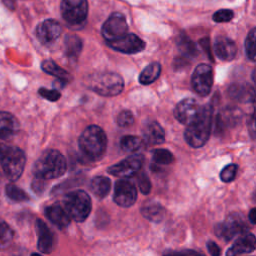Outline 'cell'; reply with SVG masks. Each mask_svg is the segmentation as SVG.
I'll return each instance as SVG.
<instances>
[{
  "label": "cell",
  "mask_w": 256,
  "mask_h": 256,
  "mask_svg": "<svg viewBox=\"0 0 256 256\" xmlns=\"http://www.w3.org/2000/svg\"><path fill=\"white\" fill-rule=\"evenodd\" d=\"M90 190L96 197L102 199L111 190V180L105 176H96L90 182Z\"/></svg>",
  "instance_id": "d4e9b609"
},
{
  "label": "cell",
  "mask_w": 256,
  "mask_h": 256,
  "mask_svg": "<svg viewBox=\"0 0 256 256\" xmlns=\"http://www.w3.org/2000/svg\"><path fill=\"white\" fill-rule=\"evenodd\" d=\"M25 163L26 157L20 148L0 144V169L7 179L10 181L19 179Z\"/></svg>",
  "instance_id": "277c9868"
},
{
  "label": "cell",
  "mask_w": 256,
  "mask_h": 256,
  "mask_svg": "<svg viewBox=\"0 0 256 256\" xmlns=\"http://www.w3.org/2000/svg\"><path fill=\"white\" fill-rule=\"evenodd\" d=\"M152 160L153 162L160 166V165H169L174 162L175 158L174 155L167 149H155L152 152Z\"/></svg>",
  "instance_id": "4dcf8cb0"
},
{
  "label": "cell",
  "mask_w": 256,
  "mask_h": 256,
  "mask_svg": "<svg viewBox=\"0 0 256 256\" xmlns=\"http://www.w3.org/2000/svg\"><path fill=\"white\" fill-rule=\"evenodd\" d=\"M237 170H238V166L236 164H229V165L225 166L220 173L221 180L225 183H229V182L233 181L235 179Z\"/></svg>",
  "instance_id": "e575fe53"
},
{
  "label": "cell",
  "mask_w": 256,
  "mask_h": 256,
  "mask_svg": "<svg viewBox=\"0 0 256 256\" xmlns=\"http://www.w3.org/2000/svg\"><path fill=\"white\" fill-rule=\"evenodd\" d=\"M255 236L253 234H242L233 245L228 249L226 255L228 256H236L240 254L251 253L255 250Z\"/></svg>",
  "instance_id": "ffe728a7"
},
{
  "label": "cell",
  "mask_w": 256,
  "mask_h": 256,
  "mask_svg": "<svg viewBox=\"0 0 256 256\" xmlns=\"http://www.w3.org/2000/svg\"><path fill=\"white\" fill-rule=\"evenodd\" d=\"M201 106L193 98L181 100L174 109L175 118L182 124H190L198 115Z\"/></svg>",
  "instance_id": "5bb4252c"
},
{
  "label": "cell",
  "mask_w": 256,
  "mask_h": 256,
  "mask_svg": "<svg viewBox=\"0 0 256 256\" xmlns=\"http://www.w3.org/2000/svg\"><path fill=\"white\" fill-rule=\"evenodd\" d=\"M143 145V140L140 137L133 135H125L120 140V147L124 152H136Z\"/></svg>",
  "instance_id": "f546056e"
},
{
  "label": "cell",
  "mask_w": 256,
  "mask_h": 256,
  "mask_svg": "<svg viewBox=\"0 0 256 256\" xmlns=\"http://www.w3.org/2000/svg\"><path fill=\"white\" fill-rule=\"evenodd\" d=\"M38 241L37 247L41 253L49 254L54 250L55 247V236L51 229L46 225V223L41 220L37 219L35 223Z\"/></svg>",
  "instance_id": "2e32d148"
},
{
  "label": "cell",
  "mask_w": 256,
  "mask_h": 256,
  "mask_svg": "<svg viewBox=\"0 0 256 256\" xmlns=\"http://www.w3.org/2000/svg\"><path fill=\"white\" fill-rule=\"evenodd\" d=\"M41 68H42V70L45 73L56 77L58 80L62 81L63 83L70 82L71 79H72L71 75L66 70L61 68L59 65H57L52 60H45V61H43L42 64H41Z\"/></svg>",
  "instance_id": "484cf974"
},
{
  "label": "cell",
  "mask_w": 256,
  "mask_h": 256,
  "mask_svg": "<svg viewBox=\"0 0 256 256\" xmlns=\"http://www.w3.org/2000/svg\"><path fill=\"white\" fill-rule=\"evenodd\" d=\"M5 192L7 197L12 201L23 202L29 200V196L26 194V192L14 184H7L5 187Z\"/></svg>",
  "instance_id": "1f68e13d"
},
{
  "label": "cell",
  "mask_w": 256,
  "mask_h": 256,
  "mask_svg": "<svg viewBox=\"0 0 256 256\" xmlns=\"http://www.w3.org/2000/svg\"><path fill=\"white\" fill-rule=\"evenodd\" d=\"M67 168L64 156L54 149L44 151L33 166V175L44 180H51L62 176Z\"/></svg>",
  "instance_id": "7a4b0ae2"
},
{
  "label": "cell",
  "mask_w": 256,
  "mask_h": 256,
  "mask_svg": "<svg viewBox=\"0 0 256 256\" xmlns=\"http://www.w3.org/2000/svg\"><path fill=\"white\" fill-rule=\"evenodd\" d=\"M212 116L213 107L210 104L201 106L197 117L188 124L184 132L185 140L190 146L199 148L204 146L208 141L211 133Z\"/></svg>",
  "instance_id": "6da1fadb"
},
{
  "label": "cell",
  "mask_w": 256,
  "mask_h": 256,
  "mask_svg": "<svg viewBox=\"0 0 256 256\" xmlns=\"http://www.w3.org/2000/svg\"><path fill=\"white\" fill-rule=\"evenodd\" d=\"M200 44L202 45V47L205 49V51L207 52V54L209 55V57L211 58V53H210V49H209V39L208 38H204L200 41ZM212 60V58H211Z\"/></svg>",
  "instance_id": "b9f144b4"
},
{
  "label": "cell",
  "mask_w": 256,
  "mask_h": 256,
  "mask_svg": "<svg viewBox=\"0 0 256 256\" xmlns=\"http://www.w3.org/2000/svg\"><path fill=\"white\" fill-rule=\"evenodd\" d=\"M3 4L10 10H14L15 8V4H16V1L15 0H2Z\"/></svg>",
  "instance_id": "ee69618b"
},
{
  "label": "cell",
  "mask_w": 256,
  "mask_h": 256,
  "mask_svg": "<svg viewBox=\"0 0 256 256\" xmlns=\"http://www.w3.org/2000/svg\"><path fill=\"white\" fill-rule=\"evenodd\" d=\"M248 230L246 221L240 213L230 214L223 222L215 226V234L225 241H229L239 234H244Z\"/></svg>",
  "instance_id": "52a82bcc"
},
{
  "label": "cell",
  "mask_w": 256,
  "mask_h": 256,
  "mask_svg": "<svg viewBox=\"0 0 256 256\" xmlns=\"http://www.w3.org/2000/svg\"><path fill=\"white\" fill-rule=\"evenodd\" d=\"M144 158L141 154H133L123 161L114 164L108 168V173L117 177L127 178L137 174L142 167Z\"/></svg>",
  "instance_id": "8fae6325"
},
{
  "label": "cell",
  "mask_w": 256,
  "mask_h": 256,
  "mask_svg": "<svg viewBox=\"0 0 256 256\" xmlns=\"http://www.w3.org/2000/svg\"><path fill=\"white\" fill-rule=\"evenodd\" d=\"M65 54L69 58H77L82 50V40L76 35H67L64 41Z\"/></svg>",
  "instance_id": "f1b7e54d"
},
{
  "label": "cell",
  "mask_w": 256,
  "mask_h": 256,
  "mask_svg": "<svg viewBox=\"0 0 256 256\" xmlns=\"http://www.w3.org/2000/svg\"><path fill=\"white\" fill-rule=\"evenodd\" d=\"M62 33L60 23L54 19H47L41 22L36 28V36L43 44H51L55 42Z\"/></svg>",
  "instance_id": "9a60e30c"
},
{
  "label": "cell",
  "mask_w": 256,
  "mask_h": 256,
  "mask_svg": "<svg viewBox=\"0 0 256 256\" xmlns=\"http://www.w3.org/2000/svg\"><path fill=\"white\" fill-rule=\"evenodd\" d=\"M143 140L149 145L161 144L165 140V132L156 121H151L143 128Z\"/></svg>",
  "instance_id": "44dd1931"
},
{
  "label": "cell",
  "mask_w": 256,
  "mask_h": 256,
  "mask_svg": "<svg viewBox=\"0 0 256 256\" xmlns=\"http://www.w3.org/2000/svg\"><path fill=\"white\" fill-rule=\"evenodd\" d=\"M19 122L12 114L0 111V139H9L19 130Z\"/></svg>",
  "instance_id": "7402d4cb"
},
{
  "label": "cell",
  "mask_w": 256,
  "mask_h": 256,
  "mask_svg": "<svg viewBox=\"0 0 256 256\" xmlns=\"http://www.w3.org/2000/svg\"><path fill=\"white\" fill-rule=\"evenodd\" d=\"M61 14L70 25H79L86 20L88 14L87 0H62Z\"/></svg>",
  "instance_id": "ba28073f"
},
{
  "label": "cell",
  "mask_w": 256,
  "mask_h": 256,
  "mask_svg": "<svg viewBox=\"0 0 256 256\" xmlns=\"http://www.w3.org/2000/svg\"><path fill=\"white\" fill-rule=\"evenodd\" d=\"M229 95L231 98L237 100V101H243V102H254L255 92L253 87L247 85V84H235L230 86L229 88Z\"/></svg>",
  "instance_id": "603a6c76"
},
{
  "label": "cell",
  "mask_w": 256,
  "mask_h": 256,
  "mask_svg": "<svg viewBox=\"0 0 256 256\" xmlns=\"http://www.w3.org/2000/svg\"><path fill=\"white\" fill-rule=\"evenodd\" d=\"M38 93L40 94L41 97L45 98L46 100H49V101H57L60 97H61V94L58 90L56 89H47V88H40L38 90Z\"/></svg>",
  "instance_id": "f35d334b"
},
{
  "label": "cell",
  "mask_w": 256,
  "mask_h": 256,
  "mask_svg": "<svg viewBox=\"0 0 256 256\" xmlns=\"http://www.w3.org/2000/svg\"><path fill=\"white\" fill-rule=\"evenodd\" d=\"M242 118V112L238 108L228 107L223 109L218 115L215 122L217 132L222 133L227 129L236 126Z\"/></svg>",
  "instance_id": "e0dca14e"
},
{
  "label": "cell",
  "mask_w": 256,
  "mask_h": 256,
  "mask_svg": "<svg viewBox=\"0 0 256 256\" xmlns=\"http://www.w3.org/2000/svg\"><path fill=\"white\" fill-rule=\"evenodd\" d=\"M79 148L90 160L98 161L105 154L107 137L105 132L97 125L88 126L79 137Z\"/></svg>",
  "instance_id": "3957f363"
},
{
  "label": "cell",
  "mask_w": 256,
  "mask_h": 256,
  "mask_svg": "<svg viewBox=\"0 0 256 256\" xmlns=\"http://www.w3.org/2000/svg\"><path fill=\"white\" fill-rule=\"evenodd\" d=\"M69 217L76 222H83L90 214L92 202L84 190H75L67 193L60 202Z\"/></svg>",
  "instance_id": "5b68a950"
},
{
  "label": "cell",
  "mask_w": 256,
  "mask_h": 256,
  "mask_svg": "<svg viewBox=\"0 0 256 256\" xmlns=\"http://www.w3.org/2000/svg\"><path fill=\"white\" fill-rule=\"evenodd\" d=\"M124 81L115 72H104L95 75L90 80V89L102 96H116L122 92Z\"/></svg>",
  "instance_id": "8992f818"
},
{
  "label": "cell",
  "mask_w": 256,
  "mask_h": 256,
  "mask_svg": "<svg viewBox=\"0 0 256 256\" xmlns=\"http://www.w3.org/2000/svg\"><path fill=\"white\" fill-rule=\"evenodd\" d=\"M114 202L121 207H130L132 206L137 199V190L134 184L126 179L118 180L115 183Z\"/></svg>",
  "instance_id": "7c38bea8"
},
{
  "label": "cell",
  "mask_w": 256,
  "mask_h": 256,
  "mask_svg": "<svg viewBox=\"0 0 256 256\" xmlns=\"http://www.w3.org/2000/svg\"><path fill=\"white\" fill-rule=\"evenodd\" d=\"M107 45L112 49L125 54H136L145 48V42L140 37L135 34L127 33L119 39L107 42Z\"/></svg>",
  "instance_id": "4fadbf2b"
},
{
  "label": "cell",
  "mask_w": 256,
  "mask_h": 256,
  "mask_svg": "<svg viewBox=\"0 0 256 256\" xmlns=\"http://www.w3.org/2000/svg\"><path fill=\"white\" fill-rule=\"evenodd\" d=\"M177 47L182 57L184 58H191L195 57L198 54V49L194 42L190 40L185 34H182L177 39Z\"/></svg>",
  "instance_id": "83f0119b"
},
{
  "label": "cell",
  "mask_w": 256,
  "mask_h": 256,
  "mask_svg": "<svg viewBox=\"0 0 256 256\" xmlns=\"http://www.w3.org/2000/svg\"><path fill=\"white\" fill-rule=\"evenodd\" d=\"M214 52L220 60L230 61L234 59L237 54V46L230 38L218 36L214 43Z\"/></svg>",
  "instance_id": "ac0fdd59"
},
{
  "label": "cell",
  "mask_w": 256,
  "mask_h": 256,
  "mask_svg": "<svg viewBox=\"0 0 256 256\" xmlns=\"http://www.w3.org/2000/svg\"><path fill=\"white\" fill-rule=\"evenodd\" d=\"M45 215L48 220L59 229L66 228L71 221V218L61 203H54L47 206L45 209Z\"/></svg>",
  "instance_id": "d6986e66"
},
{
  "label": "cell",
  "mask_w": 256,
  "mask_h": 256,
  "mask_svg": "<svg viewBox=\"0 0 256 256\" xmlns=\"http://www.w3.org/2000/svg\"><path fill=\"white\" fill-rule=\"evenodd\" d=\"M248 219L250 220V222L252 224H255L256 223V209L255 208H252L248 214Z\"/></svg>",
  "instance_id": "7bdbcfd3"
},
{
  "label": "cell",
  "mask_w": 256,
  "mask_h": 256,
  "mask_svg": "<svg viewBox=\"0 0 256 256\" xmlns=\"http://www.w3.org/2000/svg\"><path fill=\"white\" fill-rule=\"evenodd\" d=\"M233 17H234V13L232 10H229V9H221L216 11L213 14V20L218 23L229 22L230 20H232Z\"/></svg>",
  "instance_id": "8d00e7d4"
},
{
  "label": "cell",
  "mask_w": 256,
  "mask_h": 256,
  "mask_svg": "<svg viewBox=\"0 0 256 256\" xmlns=\"http://www.w3.org/2000/svg\"><path fill=\"white\" fill-rule=\"evenodd\" d=\"M116 122L120 127H129L134 123V116L131 111L124 110L118 114Z\"/></svg>",
  "instance_id": "d590c367"
},
{
  "label": "cell",
  "mask_w": 256,
  "mask_h": 256,
  "mask_svg": "<svg viewBox=\"0 0 256 256\" xmlns=\"http://www.w3.org/2000/svg\"><path fill=\"white\" fill-rule=\"evenodd\" d=\"M14 237V232L7 222L0 219V246L8 245Z\"/></svg>",
  "instance_id": "d6a6232c"
},
{
  "label": "cell",
  "mask_w": 256,
  "mask_h": 256,
  "mask_svg": "<svg viewBox=\"0 0 256 256\" xmlns=\"http://www.w3.org/2000/svg\"><path fill=\"white\" fill-rule=\"evenodd\" d=\"M137 183H138L140 191L143 194H145V195L149 194V192L151 191V182H150V179L148 178V176L145 173H139L138 174Z\"/></svg>",
  "instance_id": "74e56055"
},
{
  "label": "cell",
  "mask_w": 256,
  "mask_h": 256,
  "mask_svg": "<svg viewBox=\"0 0 256 256\" xmlns=\"http://www.w3.org/2000/svg\"><path fill=\"white\" fill-rule=\"evenodd\" d=\"M128 31L126 18L119 12L112 13L102 26V36L106 42L114 41L124 36Z\"/></svg>",
  "instance_id": "30bf717a"
},
{
  "label": "cell",
  "mask_w": 256,
  "mask_h": 256,
  "mask_svg": "<svg viewBox=\"0 0 256 256\" xmlns=\"http://www.w3.org/2000/svg\"><path fill=\"white\" fill-rule=\"evenodd\" d=\"M32 189L34 192L36 193H41L44 191L45 187H46V180L38 178V177H34L33 181H32V185H31Z\"/></svg>",
  "instance_id": "ab89813d"
},
{
  "label": "cell",
  "mask_w": 256,
  "mask_h": 256,
  "mask_svg": "<svg viewBox=\"0 0 256 256\" xmlns=\"http://www.w3.org/2000/svg\"><path fill=\"white\" fill-rule=\"evenodd\" d=\"M213 69L208 64H199L191 77L193 90L200 96H207L213 86Z\"/></svg>",
  "instance_id": "9c48e42d"
},
{
  "label": "cell",
  "mask_w": 256,
  "mask_h": 256,
  "mask_svg": "<svg viewBox=\"0 0 256 256\" xmlns=\"http://www.w3.org/2000/svg\"><path fill=\"white\" fill-rule=\"evenodd\" d=\"M255 38H256V30L255 28H252L245 40L246 55L251 61H255Z\"/></svg>",
  "instance_id": "836d02e7"
},
{
  "label": "cell",
  "mask_w": 256,
  "mask_h": 256,
  "mask_svg": "<svg viewBox=\"0 0 256 256\" xmlns=\"http://www.w3.org/2000/svg\"><path fill=\"white\" fill-rule=\"evenodd\" d=\"M161 73V65L158 62H153L147 65L139 75V82L144 85L153 83Z\"/></svg>",
  "instance_id": "4316f807"
},
{
  "label": "cell",
  "mask_w": 256,
  "mask_h": 256,
  "mask_svg": "<svg viewBox=\"0 0 256 256\" xmlns=\"http://www.w3.org/2000/svg\"><path fill=\"white\" fill-rule=\"evenodd\" d=\"M207 249L209 251V253L212 255V256H219L221 254V250L219 248V246L214 242V241H208L207 244Z\"/></svg>",
  "instance_id": "60d3db41"
},
{
  "label": "cell",
  "mask_w": 256,
  "mask_h": 256,
  "mask_svg": "<svg viewBox=\"0 0 256 256\" xmlns=\"http://www.w3.org/2000/svg\"><path fill=\"white\" fill-rule=\"evenodd\" d=\"M141 214L144 218L152 222H160L164 219L166 210L165 208L156 202H151L144 205L141 208Z\"/></svg>",
  "instance_id": "cb8c5ba5"
}]
</instances>
